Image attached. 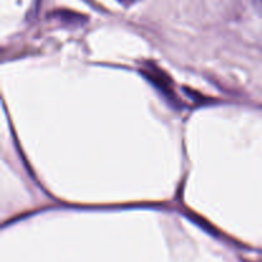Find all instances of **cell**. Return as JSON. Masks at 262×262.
I'll return each instance as SVG.
<instances>
[{
    "label": "cell",
    "instance_id": "6da1fadb",
    "mask_svg": "<svg viewBox=\"0 0 262 262\" xmlns=\"http://www.w3.org/2000/svg\"><path fill=\"white\" fill-rule=\"evenodd\" d=\"M142 73L145 74L146 78H147L151 83L155 84V87H158L166 97H169L170 100L176 99V96H174L173 94V90H171L170 79H169V77H166L165 73H163L160 69L156 68V67H151V68L145 69Z\"/></svg>",
    "mask_w": 262,
    "mask_h": 262
},
{
    "label": "cell",
    "instance_id": "7a4b0ae2",
    "mask_svg": "<svg viewBox=\"0 0 262 262\" xmlns=\"http://www.w3.org/2000/svg\"><path fill=\"white\" fill-rule=\"evenodd\" d=\"M257 7L260 9V12L262 13V0H257Z\"/></svg>",
    "mask_w": 262,
    "mask_h": 262
}]
</instances>
